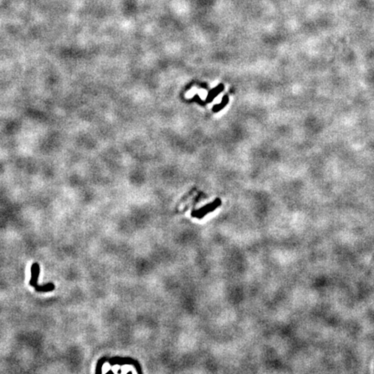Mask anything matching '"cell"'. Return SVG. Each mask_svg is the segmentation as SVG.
Segmentation results:
<instances>
[{"label": "cell", "mask_w": 374, "mask_h": 374, "mask_svg": "<svg viewBox=\"0 0 374 374\" xmlns=\"http://www.w3.org/2000/svg\"><path fill=\"white\" fill-rule=\"evenodd\" d=\"M39 270L40 268L38 266L37 263H33L32 267H31V280L30 281V284L34 286L36 290L38 288V285H37V277H38V274H39Z\"/></svg>", "instance_id": "obj_1"}, {"label": "cell", "mask_w": 374, "mask_h": 374, "mask_svg": "<svg viewBox=\"0 0 374 374\" xmlns=\"http://www.w3.org/2000/svg\"><path fill=\"white\" fill-rule=\"evenodd\" d=\"M228 102V98H227V96H224V99H223V103H221V105H219V106H217V107H214V108H213V110L215 111L216 110V112H217L219 109H221L222 107H223L225 105H222V104H226Z\"/></svg>", "instance_id": "obj_2"}]
</instances>
